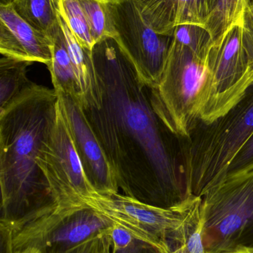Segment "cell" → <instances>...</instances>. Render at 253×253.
<instances>
[{"instance_id":"obj_17","label":"cell","mask_w":253,"mask_h":253,"mask_svg":"<svg viewBox=\"0 0 253 253\" xmlns=\"http://www.w3.org/2000/svg\"><path fill=\"white\" fill-rule=\"evenodd\" d=\"M253 5V0H217L204 25L212 41H217L233 27L244 25L245 14Z\"/></svg>"},{"instance_id":"obj_15","label":"cell","mask_w":253,"mask_h":253,"mask_svg":"<svg viewBox=\"0 0 253 253\" xmlns=\"http://www.w3.org/2000/svg\"><path fill=\"white\" fill-rule=\"evenodd\" d=\"M57 1L15 0L12 7L25 22L52 40L60 28Z\"/></svg>"},{"instance_id":"obj_19","label":"cell","mask_w":253,"mask_h":253,"mask_svg":"<svg viewBox=\"0 0 253 253\" xmlns=\"http://www.w3.org/2000/svg\"><path fill=\"white\" fill-rule=\"evenodd\" d=\"M57 7L59 14L80 44L92 51L96 42L78 0H58Z\"/></svg>"},{"instance_id":"obj_1","label":"cell","mask_w":253,"mask_h":253,"mask_svg":"<svg viewBox=\"0 0 253 253\" xmlns=\"http://www.w3.org/2000/svg\"><path fill=\"white\" fill-rule=\"evenodd\" d=\"M95 98L83 108L115 172L123 194L143 203L172 208L187 193L176 159L154 110L151 88L115 39L98 42L92 50Z\"/></svg>"},{"instance_id":"obj_7","label":"cell","mask_w":253,"mask_h":253,"mask_svg":"<svg viewBox=\"0 0 253 253\" xmlns=\"http://www.w3.org/2000/svg\"><path fill=\"white\" fill-rule=\"evenodd\" d=\"M200 198L192 195L175 208H162L119 193H97L86 205L165 253H171L185 246L184 221Z\"/></svg>"},{"instance_id":"obj_16","label":"cell","mask_w":253,"mask_h":253,"mask_svg":"<svg viewBox=\"0 0 253 253\" xmlns=\"http://www.w3.org/2000/svg\"><path fill=\"white\" fill-rule=\"evenodd\" d=\"M32 62L3 56L0 60V111L10 105L33 84L27 77Z\"/></svg>"},{"instance_id":"obj_20","label":"cell","mask_w":253,"mask_h":253,"mask_svg":"<svg viewBox=\"0 0 253 253\" xmlns=\"http://www.w3.org/2000/svg\"><path fill=\"white\" fill-rule=\"evenodd\" d=\"M111 253H165L154 244L134 234L120 224L108 231Z\"/></svg>"},{"instance_id":"obj_24","label":"cell","mask_w":253,"mask_h":253,"mask_svg":"<svg viewBox=\"0 0 253 253\" xmlns=\"http://www.w3.org/2000/svg\"><path fill=\"white\" fill-rule=\"evenodd\" d=\"M244 44L249 60V74L253 78V30L243 25Z\"/></svg>"},{"instance_id":"obj_28","label":"cell","mask_w":253,"mask_h":253,"mask_svg":"<svg viewBox=\"0 0 253 253\" xmlns=\"http://www.w3.org/2000/svg\"><path fill=\"white\" fill-rule=\"evenodd\" d=\"M171 253H187L185 250V246L183 248H180V249L177 250V251H174V252Z\"/></svg>"},{"instance_id":"obj_22","label":"cell","mask_w":253,"mask_h":253,"mask_svg":"<svg viewBox=\"0 0 253 253\" xmlns=\"http://www.w3.org/2000/svg\"><path fill=\"white\" fill-rule=\"evenodd\" d=\"M253 165V135L239 150L229 167L227 174L245 169Z\"/></svg>"},{"instance_id":"obj_21","label":"cell","mask_w":253,"mask_h":253,"mask_svg":"<svg viewBox=\"0 0 253 253\" xmlns=\"http://www.w3.org/2000/svg\"><path fill=\"white\" fill-rule=\"evenodd\" d=\"M173 35L176 41L203 59L213 42L210 33L205 27L193 24L179 25L175 28Z\"/></svg>"},{"instance_id":"obj_14","label":"cell","mask_w":253,"mask_h":253,"mask_svg":"<svg viewBox=\"0 0 253 253\" xmlns=\"http://www.w3.org/2000/svg\"><path fill=\"white\" fill-rule=\"evenodd\" d=\"M52 59L48 65L55 90L63 92L72 96L80 105H83V96L74 65L68 54L65 37L62 29L52 39Z\"/></svg>"},{"instance_id":"obj_10","label":"cell","mask_w":253,"mask_h":253,"mask_svg":"<svg viewBox=\"0 0 253 253\" xmlns=\"http://www.w3.org/2000/svg\"><path fill=\"white\" fill-rule=\"evenodd\" d=\"M116 41L132 62L140 80L156 88L164 71L174 35L156 33L143 19L134 0H111Z\"/></svg>"},{"instance_id":"obj_5","label":"cell","mask_w":253,"mask_h":253,"mask_svg":"<svg viewBox=\"0 0 253 253\" xmlns=\"http://www.w3.org/2000/svg\"><path fill=\"white\" fill-rule=\"evenodd\" d=\"M243 33V25L233 27L212 42L206 53L198 104L199 123L209 125L225 115L253 85Z\"/></svg>"},{"instance_id":"obj_27","label":"cell","mask_w":253,"mask_h":253,"mask_svg":"<svg viewBox=\"0 0 253 253\" xmlns=\"http://www.w3.org/2000/svg\"><path fill=\"white\" fill-rule=\"evenodd\" d=\"M15 0H0V6H10L12 5Z\"/></svg>"},{"instance_id":"obj_2","label":"cell","mask_w":253,"mask_h":253,"mask_svg":"<svg viewBox=\"0 0 253 253\" xmlns=\"http://www.w3.org/2000/svg\"><path fill=\"white\" fill-rule=\"evenodd\" d=\"M54 89L33 83L0 111V225L15 234L58 205L37 159L56 122Z\"/></svg>"},{"instance_id":"obj_29","label":"cell","mask_w":253,"mask_h":253,"mask_svg":"<svg viewBox=\"0 0 253 253\" xmlns=\"http://www.w3.org/2000/svg\"><path fill=\"white\" fill-rule=\"evenodd\" d=\"M101 253H111V245L107 246Z\"/></svg>"},{"instance_id":"obj_9","label":"cell","mask_w":253,"mask_h":253,"mask_svg":"<svg viewBox=\"0 0 253 253\" xmlns=\"http://www.w3.org/2000/svg\"><path fill=\"white\" fill-rule=\"evenodd\" d=\"M37 162L49 181L57 209L86 205L98 193L85 173L59 98L54 126Z\"/></svg>"},{"instance_id":"obj_11","label":"cell","mask_w":253,"mask_h":253,"mask_svg":"<svg viewBox=\"0 0 253 253\" xmlns=\"http://www.w3.org/2000/svg\"><path fill=\"white\" fill-rule=\"evenodd\" d=\"M81 161L92 187L101 194L119 193L115 172L83 108L72 96L55 90Z\"/></svg>"},{"instance_id":"obj_18","label":"cell","mask_w":253,"mask_h":253,"mask_svg":"<svg viewBox=\"0 0 253 253\" xmlns=\"http://www.w3.org/2000/svg\"><path fill=\"white\" fill-rule=\"evenodd\" d=\"M86 15L95 42L116 38L111 10V0H78Z\"/></svg>"},{"instance_id":"obj_26","label":"cell","mask_w":253,"mask_h":253,"mask_svg":"<svg viewBox=\"0 0 253 253\" xmlns=\"http://www.w3.org/2000/svg\"><path fill=\"white\" fill-rule=\"evenodd\" d=\"M13 253H42L38 250L35 248H27V249L22 250V251H16Z\"/></svg>"},{"instance_id":"obj_12","label":"cell","mask_w":253,"mask_h":253,"mask_svg":"<svg viewBox=\"0 0 253 253\" xmlns=\"http://www.w3.org/2000/svg\"><path fill=\"white\" fill-rule=\"evenodd\" d=\"M53 40L33 28L12 5L0 6V53L3 56L50 65Z\"/></svg>"},{"instance_id":"obj_13","label":"cell","mask_w":253,"mask_h":253,"mask_svg":"<svg viewBox=\"0 0 253 253\" xmlns=\"http://www.w3.org/2000/svg\"><path fill=\"white\" fill-rule=\"evenodd\" d=\"M217 0H134L144 20L159 34L173 35L179 25L204 27Z\"/></svg>"},{"instance_id":"obj_4","label":"cell","mask_w":253,"mask_h":253,"mask_svg":"<svg viewBox=\"0 0 253 253\" xmlns=\"http://www.w3.org/2000/svg\"><path fill=\"white\" fill-rule=\"evenodd\" d=\"M201 198L205 253H253V165L227 174Z\"/></svg>"},{"instance_id":"obj_6","label":"cell","mask_w":253,"mask_h":253,"mask_svg":"<svg viewBox=\"0 0 253 253\" xmlns=\"http://www.w3.org/2000/svg\"><path fill=\"white\" fill-rule=\"evenodd\" d=\"M204 74V59L174 39L164 71L152 99L169 132L189 140L199 124L198 104Z\"/></svg>"},{"instance_id":"obj_25","label":"cell","mask_w":253,"mask_h":253,"mask_svg":"<svg viewBox=\"0 0 253 253\" xmlns=\"http://www.w3.org/2000/svg\"><path fill=\"white\" fill-rule=\"evenodd\" d=\"M244 26L253 30V5L245 14Z\"/></svg>"},{"instance_id":"obj_8","label":"cell","mask_w":253,"mask_h":253,"mask_svg":"<svg viewBox=\"0 0 253 253\" xmlns=\"http://www.w3.org/2000/svg\"><path fill=\"white\" fill-rule=\"evenodd\" d=\"M114 224L88 205L56 209L15 233L13 251L35 248L42 253H65L106 234Z\"/></svg>"},{"instance_id":"obj_3","label":"cell","mask_w":253,"mask_h":253,"mask_svg":"<svg viewBox=\"0 0 253 253\" xmlns=\"http://www.w3.org/2000/svg\"><path fill=\"white\" fill-rule=\"evenodd\" d=\"M253 135V85L225 115L199 123L188 140L183 171L187 193L202 197L219 183Z\"/></svg>"},{"instance_id":"obj_23","label":"cell","mask_w":253,"mask_h":253,"mask_svg":"<svg viewBox=\"0 0 253 253\" xmlns=\"http://www.w3.org/2000/svg\"><path fill=\"white\" fill-rule=\"evenodd\" d=\"M110 243L108 232L106 234L95 238L65 253H101Z\"/></svg>"}]
</instances>
